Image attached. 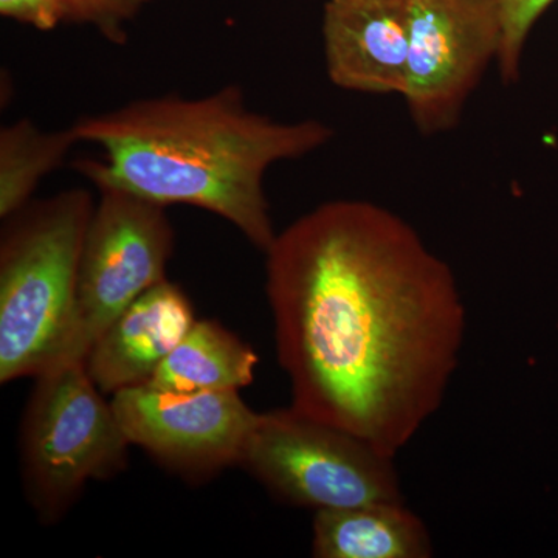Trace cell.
Wrapping results in <instances>:
<instances>
[{
	"label": "cell",
	"instance_id": "cell-16",
	"mask_svg": "<svg viewBox=\"0 0 558 558\" xmlns=\"http://www.w3.org/2000/svg\"><path fill=\"white\" fill-rule=\"evenodd\" d=\"M0 14L40 32L53 31L62 22L58 0H0Z\"/></svg>",
	"mask_w": 558,
	"mask_h": 558
},
{
	"label": "cell",
	"instance_id": "cell-7",
	"mask_svg": "<svg viewBox=\"0 0 558 558\" xmlns=\"http://www.w3.org/2000/svg\"><path fill=\"white\" fill-rule=\"evenodd\" d=\"M502 40L499 0H410V54L402 98L424 135L457 130Z\"/></svg>",
	"mask_w": 558,
	"mask_h": 558
},
{
	"label": "cell",
	"instance_id": "cell-9",
	"mask_svg": "<svg viewBox=\"0 0 558 558\" xmlns=\"http://www.w3.org/2000/svg\"><path fill=\"white\" fill-rule=\"evenodd\" d=\"M323 50L333 86L369 95H400L407 87L410 0H328Z\"/></svg>",
	"mask_w": 558,
	"mask_h": 558
},
{
	"label": "cell",
	"instance_id": "cell-3",
	"mask_svg": "<svg viewBox=\"0 0 558 558\" xmlns=\"http://www.w3.org/2000/svg\"><path fill=\"white\" fill-rule=\"evenodd\" d=\"M95 202L64 190L11 215L0 238V381L60 365L72 336L84 238Z\"/></svg>",
	"mask_w": 558,
	"mask_h": 558
},
{
	"label": "cell",
	"instance_id": "cell-13",
	"mask_svg": "<svg viewBox=\"0 0 558 558\" xmlns=\"http://www.w3.org/2000/svg\"><path fill=\"white\" fill-rule=\"evenodd\" d=\"M80 143L73 128L43 131L20 120L0 131V218H10L31 204L40 180L60 168Z\"/></svg>",
	"mask_w": 558,
	"mask_h": 558
},
{
	"label": "cell",
	"instance_id": "cell-2",
	"mask_svg": "<svg viewBox=\"0 0 558 558\" xmlns=\"http://www.w3.org/2000/svg\"><path fill=\"white\" fill-rule=\"evenodd\" d=\"M72 128L80 143L105 154L75 163L95 186H116L163 207L205 209L263 252L277 236L264 190L267 171L333 138L325 121H278L250 109L236 86L199 98H142L80 117Z\"/></svg>",
	"mask_w": 558,
	"mask_h": 558
},
{
	"label": "cell",
	"instance_id": "cell-6",
	"mask_svg": "<svg viewBox=\"0 0 558 558\" xmlns=\"http://www.w3.org/2000/svg\"><path fill=\"white\" fill-rule=\"evenodd\" d=\"M81 252L75 317L65 362H84L92 344L143 293L167 278L174 229L163 205L116 186H97Z\"/></svg>",
	"mask_w": 558,
	"mask_h": 558
},
{
	"label": "cell",
	"instance_id": "cell-11",
	"mask_svg": "<svg viewBox=\"0 0 558 558\" xmlns=\"http://www.w3.org/2000/svg\"><path fill=\"white\" fill-rule=\"evenodd\" d=\"M317 558H428L427 526L405 502L317 510L312 524Z\"/></svg>",
	"mask_w": 558,
	"mask_h": 558
},
{
	"label": "cell",
	"instance_id": "cell-1",
	"mask_svg": "<svg viewBox=\"0 0 558 558\" xmlns=\"http://www.w3.org/2000/svg\"><path fill=\"white\" fill-rule=\"evenodd\" d=\"M292 409L396 458L442 405L465 337L449 264L395 211L329 201L266 250Z\"/></svg>",
	"mask_w": 558,
	"mask_h": 558
},
{
	"label": "cell",
	"instance_id": "cell-5",
	"mask_svg": "<svg viewBox=\"0 0 558 558\" xmlns=\"http://www.w3.org/2000/svg\"><path fill=\"white\" fill-rule=\"evenodd\" d=\"M238 465L279 501L299 508L405 502L395 458L292 407L258 414Z\"/></svg>",
	"mask_w": 558,
	"mask_h": 558
},
{
	"label": "cell",
	"instance_id": "cell-10",
	"mask_svg": "<svg viewBox=\"0 0 558 558\" xmlns=\"http://www.w3.org/2000/svg\"><path fill=\"white\" fill-rule=\"evenodd\" d=\"M196 319L186 293L165 279L135 300L92 344L84 360L90 379L106 395L148 384Z\"/></svg>",
	"mask_w": 558,
	"mask_h": 558
},
{
	"label": "cell",
	"instance_id": "cell-15",
	"mask_svg": "<svg viewBox=\"0 0 558 558\" xmlns=\"http://www.w3.org/2000/svg\"><path fill=\"white\" fill-rule=\"evenodd\" d=\"M149 0H58L62 22L90 25L109 43H126V25Z\"/></svg>",
	"mask_w": 558,
	"mask_h": 558
},
{
	"label": "cell",
	"instance_id": "cell-12",
	"mask_svg": "<svg viewBox=\"0 0 558 558\" xmlns=\"http://www.w3.org/2000/svg\"><path fill=\"white\" fill-rule=\"evenodd\" d=\"M258 354L213 319H196L146 385L174 392L226 391L255 379Z\"/></svg>",
	"mask_w": 558,
	"mask_h": 558
},
{
	"label": "cell",
	"instance_id": "cell-4",
	"mask_svg": "<svg viewBox=\"0 0 558 558\" xmlns=\"http://www.w3.org/2000/svg\"><path fill=\"white\" fill-rule=\"evenodd\" d=\"M20 446L24 492L43 524L68 515L89 481L116 478L130 462V439L84 362L35 377Z\"/></svg>",
	"mask_w": 558,
	"mask_h": 558
},
{
	"label": "cell",
	"instance_id": "cell-8",
	"mask_svg": "<svg viewBox=\"0 0 558 558\" xmlns=\"http://www.w3.org/2000/svg\"><path fill=\"white\" fill-rule=\"evenodd\" d=\"M110 402L131 446L190 483L240 464L259 414L238 389L174 392L140 385L117 391Z\"/></svg>",
	"mask_w": 558,
	"mask_h": 558
},
{
	"label": "cell",
	"instance_id": "cell-14",
	"mask_svg": "<svg viewBox=\"0 0 558 558\" xmlns=\"http://www.w3.org/2000/svg\"><path fill=\"white\" fill-rule=\"evenodd\" d=\"M554 2L557 0H499L502 40L497 65L505 83H517L520 80L521 60L529 35Z\"/></svg>",
	"mask_w": 558,
	"mask_h": 558
}]
</instances>
